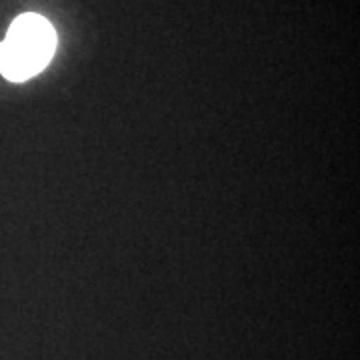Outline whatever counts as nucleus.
<instances>
[{"instance_id": "nucleus-1", "label": "nucleus", "mask_w": 360, "mask_h": 360, "mask_svg": "<svg viewBox=\"0 0 360 360\" xmlns=\"http://www.w3.org/2000/svg\"><path fill=\"white\" fill-rule=\"evenodd\" d=\"M54 49L56 34L51 22L40 14H22L0 42V72L16 82L32 78L51 63Z\"/></svg>"}]
</instances>
